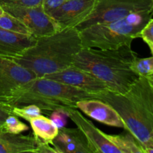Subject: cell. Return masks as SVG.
<instances>
[{"label": "cell", "mask_w": 153, "mask_h": 153, "mask_svg": "<svg viewBox=\"0 0 153 153\" xmlns=\"http://www.w3.org/2000/svg\"><path fill=\"white\" fill-rule=\"evenodd\" d=\"M97 99L116 110L143 153H153V90L146 77L139 76L125 94L107 91Z\"/></svg>", "instance_id": "obj_1"}, {"label": "cell", "mask_w": 153, "mask_h": 153, "mask_svg": "<svg viewBox=\"0 0 153 153\" xmlns=\"http://www.w3.org/2000/svg\"><path fill=\"white\" fill-rule=\"evenodd\" d=\"M80 33L76 28L60 29L52 34L37 37L34 46L13 59L42 78L73 64L82 49Z\"/></svg>", "instance_id": "obj_2"}, {"label": "cell", "mask_w": 153, "mask_h": 153, "mask_svg": "<svg viewBox=\"0 0 153 153\" xmlns=\"http://www.w3.org/2000/svg\"><path fill=\"white\" fill-rule=\"evenodd\" d=\"M137 57L131 45L114 49L82 47L73 64L98 78L109 91L125 94L139 77L130 68Z\"/></svg>", "instance_id": "obj_3"}, {"label": "cell", "mask_w": 153, "mask_h": 153, "mask_svg": "<svg viewBox=\"0 0 153 153\" xmlns=\"http://www.w3.org/2000/svg\"><path fill=\"white\" fill-rule=\"evenodd\" d=\"M87 99H97V95L42 77L21 85L3 103L12 107L34 104L49 113L57 109L76 108L77 102Z\"/></svg>", "instance_id": "obj_4"}, {"label": "cell", "mask_w": 153, "mask_h": 153, "mask_svg": "<svg viewBox=\"0 0 153 153\" xmlns=\"http://www.w3.org/2000/svg\"><path fill=\"white\" fill-rule=\"evenodd\" d=\"M151 10L133 12L106 23L97 24L79 31L83 47L101 49H117L131 45L152 18Z\"/></svg>", "instance_id": "obj_5"}, {"label": "cell", "mask_w": 153, "mask_h": 153, "mask_svg": "<svg viewBox=\"0 0 153 153\" xmlns=\"http://www.w3.org/2000/svg\"><path fill=\"white\" fill-rule=\"evenodd\" d=\"M153 0H96L92 12L76 27L82 31L97 24L121 19L133 12L151 10Z\"/></svg>", "instance_id": "obj_6"}, {"label": "cell", "mask_w": 153, "mask_h": 153, "mask_svg": "<svg viewBox=\"0 0 153 153\" xmlns=\"http://www.w3.org/2000/svg\"><path fill=\"white\" fill-rule=\"evenodd\" d=\"M4 11L24 24L36 37L49 35L60 30L58 25L43 10L42 4L36 7L1 6Z\"/></svg>", "instance_id": "obj_7"}, {"label": "cell", "mask_w": 153, "mask_h": 153, "mask_svg": "<svg viewBox=\"0 0 153 153\" xmlns=\"http://www.w3.org/2000/svg\"><path fill=\"white\" fill-rule=\"evenodd\" d=\"M37 76L13 58L0 55V102L3 103L18 88Z\"/></svg>", "instance_id": "obj_8"}, {"label": "cell", "mask_w": 153, "mask_h": 153, "mask_svg": "<svg viewBox=\"0 0 153 153\" xmlns=\"http://www.w3.org/2000/svg\"><path fill=\"white\" fill-rule=\"evenodd\" d=\"M44 78L53 79L96 95L109 91L107 85L98 78L73 64L64 70L44 76Z\"/></svg>", "instance_id": "obj_9"}, {"label": "cell", "mask_w": 153, "mask_h": 153, "mask_svg": "<svg viewBox=\"0 0 153 153\" xmlns=\"http://www.w3.org/2000/svg\"><path fill=\"white\" fill-rule=\"evenodd\" d=\"M67 111L69 118L83 132L92 153H120L119 149L109 140L105 133L85 117L77 108H68Z\"/></svg>", "instance_id": "obj_10"}, {"label": "cell", "mask_w": 153, "mask_h": 153, "mask_svg": "<svg viewBox=\"0 0 153 153\" xmlns=\"http://www.w3.org/2000/svg\"><path fill=\"white\" fill-rule=\"evenodd\" d=\"M96 0H67L48 14L60 29L76 28L92 12Z\"/></svg>", "instance_id": "obj_11"}, {"label": "cell", "mask_w": 153, "mask_h": 153, "mask_svg": "<svg viewBox=\"0 0 153 153\" xmlns=\"http://www.w3.org/2000/svg\"><path fill=\"white\" fill-rule=\"evenodd\" d=\"M76 108L101 123L126 129L125 124L119 114L102 100L99 99L80 100L76 102Z\"/></svg>", "instance_id": "obj_12"}, {"label": "cell", "mask_w": 153, "mask_h": 153, "mask_svg": "<svg viewBox=\"0 0 153 153\" xmlns=\"http://www.w3.org/2000/svg\"><path fill=\"white\" fill-rule=\"evenodd\" d=\"M52 145L58 153H92L83 132L79 128L64 127L59 129Z\"/></svg>", "instance_id": "obj_13"}, {"label": "cell", "mask_w": 153, "mask_h": 153, "mask_svg": "<svg viewBox=\"0 0 153 153\" xmlns=\"http://www.w3.org/2000/svg\"><path fill=\"white\" fill-rule=\"evenodd\" d=\"M37 37L0 28V55L13 58L34 46Z\"/></svg>", "instance_id": "obj_14"}, {"label": "cell", "mask_w": 153, "mask_h": 153, "mask_svg": "<svg viewBox=\"0 0 153 153\" xmlns=\"http://www.w3.org/2000/svg\"><path fill=\"white\" fill-rule=\"evenodd\" d=\"M37 144L38 139L34 135L0 133V153H35Z\"/></svg>", "instance_id": "obj_15"}, {"label": "cell", "mask_w": 153, "mask_h": 153, "mask_svg": "<svg viewBox=\"0 0 153 153\" xmlns=\"http://www.w3.org/2000/svg\"><path fill=\"white\" fill-rule=\"evenodd\" d=\"M29 123L34 137L52 144L59 129L50 118L40 114L32 118Z\"/></svg>", "instance_id": "obj_16"}, {"label": "cell", "mask_w": 153, "mask_h": 153, "mask_svg": "<svg viewBox=\"0 0 153 153\" xmlns=\"http://www.w3.org/2000/svg\"><path fill=\"white\" fill-rule=\"evenodd\" d=\"M126 132L120 134H108V138L115 146L119 149L120 153H143V150L135 137L127 130Z\"/></svg>", "instance_id": "obj_17"}, {"label": "cell", "mask_w": 153, "mask_h": 153, "mask_svg": "<svg viewBox=\"0 0 153 153\" xmlns=\"http://www.w3.org/2000/svg\"><path fill=\"white\" fill-rule=\"evenodd\" d=\"M0 28L21 34H31L30 30L22 22L5 11L0 14Z\"/></svg>", "instance_id": "obj_18"}, {"label": "cell", "mask_w": 153, "mask_h": 153, "mask_svg": "<svg viewBox=\"0 0 153 153\" xmlns=\"http://www.w3.org/2000/svg\"><path fill=\"white\" fill-rule=\"evenodd\" d=\"M130 68L138 76H149L153 73V56L143 58L137 57L131 62Z\"/></svg>", "instance_id": "obj_19"}, {"label": "cell", "mask_w": 153, "mask_h": 153, "mask_svg": "<svg viewBox=\"0 0 153 153\" xmlns=\"http://www.w3.org/2000/svg\"><path fill=\"white\" fill-rule=\"evenodd\" d=\"M42 113H43V111L38 106L34 104L12 107V114L17 117L22 118L28 122L32 118L39 116Z\"/></svg>", "instance_id": "obj_20"}, {"label": "cell", "mask_w": 153, "mask_h": 153, "mask_svg": "<svg viewBox=\"0 0 153 153\" xmlns=\"http://www.w3.org/2000/svg\"><path fill=\"white\" fill-rule=\"evenodd\" d=\"M2 132L12 133V134H20L23 131L29 129L28 126L20 121L17 117L14 115H9L1 123Z\"/></svg>", "instance_id": "obj_21"}, {"label": "cell", "mask_w": 153, "mask_h": 153, "mask_svg": "<svg viewBox=\"0 0 153 153\" xmlns=\"http://www.w3.org/2000/svg\"><path fill=\"white\" fill-rule=\"evenodd\" d=\"M67 109H57L50 114V119L53 121L58 129H61L67 126V119L69 118Z\"/></svg>", "instance_id": "obj_22"}, {"label": "cell", "mask_w": 153, "mask_h": 153, "mask_svg": "<svg viewBox=\"0 0 153 153\" xmlns=\"http://www.w3.org/2000/svg\"><path fill=\"white\" fill-rule=\"evenodd\" d=\"M43 0H0V6L36 7L42 4Z\"/></svg>", "instance_id": "obj_23"}, {"label": "cell", "mask_w": 153, "mask_h": 153, "mask_svg": "<svg viewBox=\"0 0 153 153\" xmlns=\"http://www.w3.org/2000/svg\"><path fill=\"white\" fill-rule=\"evenodd\" d=\"M67 0H43L42 2V7L45 12L49 13L58 7H61Z\"/></svg>", "instance_id": "obj_24"}, {"label": "cell", "mask_w": 153, "mask_h": 153, "mask_svg": "<svg viewBox=\"0 0 153 153\" xmlns=\"http://www.w3.org/2000/svg\"><path fill=\"white\" fill-rule=\"evenodd\" d=\"M144 40H148L153 43V18L149 21L140 33V37Z\"/></svg>", "instance_id": "obj_25"}, {"label": "cell", "mask_w": 153, "mask_h": 153, "mask_svg": "<svg viewBox=\"0 0 153 153\" xmlns=\"http://www.w3.org/2000/svg\"><path fill=\"white\" fill-rule=\"evenodd\" d=\"M50 145L52 144L38 139V144H37V148L35 153H58L55 147L54 146L52 147Z\"/></svg>", "instance_id": "obj_26"}, {"label": "cell", "mask_w": 153, "mask_h": 153, "mask_svg": "<svg viewBox=\"0 0 153 153\" xmlns=\"http://www.w3.org/2000/svg\"><path fill=\"white\" fill-rule=\"evenodd\" d=\"M10 114H12V106L0 102V123H2L4 120Z\"/></svg>", "instance_id": "obj_27"}, {"label": "cell", "mask_w": 153, "mask_h": 153, "mask_svg": "<svg viewBox=\"0 0 153 153\" xmlns=\"http://www.w3.org/2000/svg\"><path fill=\"white\" fill-rule=\"evenodd\" d=\"M146 79H147L149 84L150 85L151 88H152L153 90V73H151V74L149 75V76H146Z\"/></svg>", "instance_id": "obj_28"}, {"label": "cell", "mask_w": 153, "mask_h": 153, "mask_svg": "<svg viewBox=\"0 0 153 153\" xmlns=\"http://www.w3.org/2000/svg\"><path fill=\"white\" fill-rule=\"evenodd\" d=\"M144 42L146 43V44H147V46H149V49H150V51H151V53H152V55L153 56V43H151V42L148 41V40H144Z\"/></svg>", "instance_id": "obj_29"}, {"label": "cell", "mask_w": 153, "mask_h": 153, "mask_svg": "<svg viewBox=\"0 0 153 153\" xmlns=\"http://www.w3.org/2000/svg\"><path fill=\"white\" fill-rule=\"evenodd\" d=\"M4 13V10H3L2 7L0 6V14H1V13Z\"/></svg>", "instance_id": "obj_30"}, {"label": "cell", "mask_w": 153, "mask_h": 153, "mask_svg": "<svg viewBox=\"0 0 153 153\" xmlns=\"http://www.w3.org/2000/svg\"><path fill=\"white\" fill-rule=\"evenodd\" d=\"M2 132V126H1V123H0V133Z\"/></svg>", "instance_id": "obj_31"}, {"label": "cell", "mask_w": 153, "mask_h": 153, "mask_svg": "<svg viewBox=\"0 0 153 153\" xmlns=\"http://www.w3.org/2000/svg\"><path fill=\"white\" fill-rule=\"evenodd\" d=\"M151 11H152V15H153V5H152V9H151Z\"/></svg>", "instance_id": "obj_32"}]
</instances>
